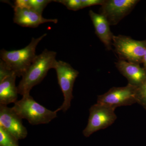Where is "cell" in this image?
<instances>
[{"instance_id":"6da1fadb","label":"cell","mask_w":146,"mask_h":146,"mask_svg":"<svg viewBox=\"0 0 146 146\" xmlns=\"http://www.w3.org/2000/svg\"><path fill=\"white\" fill-rule=\"evenodd\" d=\"M56 52L45 49L36 55L30 66L22 76L17 86L18 94L25 96L29 94L34 86L39 84L44 78L48 71L54 69L57 60Z\"/></svg>"},{"instance_id":"7a4b0ae2","label":"cell","mask_w":146,"mask_h":146,"mask_svg":"<svg viewBox=\"0 0 146 146\" xmlns=\"http://www.w3.org/2000/svg\"><path fill=\"white\" fill-rule=\"evenodd\" d=\"M47 35V33H44L38 38L33 37L30 43L21 49L11 51L1 50V59L17 76H22L37 55L36 49L37 45Z\"/></svg>"},{"instance_id":"3957f363","label":"cell","mask_w":146,"mask_h":146,"mask_svg":"<svg viewBox=\"0 0 146 146\" xmlns=\"http://www.w3.org/2000/svg\"><path fill=\"white\" fill-rule=\"evenodd\" d=\"M12 108L22 119L27 120L33 125L48 123L57 117V112L39 104L30 94L23 96Z\"/></svg>"},{"instance_id":"277c9868","label":"cell","mask_w":146,"mask_h":146,"mask_svg":"<svg viewBox=\"0 0 146 146\" xmlns=\"http://www.w3.org/2000/svg\"><path fill=\"white\" fill-rule=\"evenodd\" d=\"M112 44L120 59L136 64L143 63L146 49V40L138 41L129 36L114 35Z\"/></svg>"},{"instance_id":"5b68a950","label":"cell","mask_w":146,"mask_h":146,"mask_svg":"<svg viewBox=\"0 0 146 146\" xmlns=\"http://www.w3.org/2000/svg\"><path fill=\"white\" fill-rule=\"evenodd\" d=\"M54 69L64 97L63 104L55 111L65 112L70 107L71 102L74 98L72 93L74 83L79 73L70 64L61 60H57Z\"/></svg>"},{"instance_id":"8992f818","label":"cell","mask_w":146,"mask_h":146,"mask_svg":"<svg viewBox=\"0 0 146 146\" xmlns=\"http://www.w3.org/2000/svg\"><path fill=\"white\" fill-rule=\"evenodd\" d=\"M115 109L97 103L89 109L88 124L83 131L84 136L88 137L94 132L111 125L117 119Z\"/></svg>"},{"instance_id":"52a82bcc","label":"cell","mask_w":146,"mask_h":146,"mask_svg":"<svg viewBox=\"0 0 146 146\" xmlns=\"http://www.w3.org/2000/svg\"><path fill=\"white\" fill-rule=\"evenodd\" d=\"M136 88L128 84L124 87H112L105 94L98 96L97 103L116 109L137 103Z\"/></svg>"},{"instance_id":"ba28073f","label":"cell","mask_w":146,"mask_h":146,"mask_svg":"<svg viewBox=\"0 0 146 146\" xmlns=\"http://www.w3.org/2000/svg\"><path fill=\"white\" fill-rule=\"evenodd\" d=\"M138 0H106L102 5L100 14L107 19L110 25H116L128 15Z\"/></svg>"},{"instance_id":"9c48e42d","label":"cell","mask_w":146,"mask_h":146,"mask_svg":"<svg viewBox=\"0 0 146 146\" xmlns=\"http://www.w3.org/2000/svg\"><path fill=\"white\" fill-rule=\"evenodd\" d=\"M22 120L12 108L0 105V126L18 140L25 139L28 135L27 130L23 125Z\"/></svg>"},{"instance_id":"30bf717a","label":"cell","mask_w":146,"mask_h":146,"mask_svg":"<svg viewBox=\"0 0 146 146\" xmlns=\"http://www.w3.org/2000/svg\"><path fill=\"white\" fill-rule=\"evenodd\" d=\"M13 22L15 23L25 27L35 28L41 24L47 23H57L56 19H46L42 15L30 9L14 8Z\"/></svg>"},{"instance_id":"8fae6325","label":"cell","mask_w":146,"mask_h":146,"mask_svg":"<svg viewBox=\"0 0 146 146\" xmlns=\"http://www.w3.org/2000/svg\"><path fill=\"white\" fill-rule=\"evenodd\" d=\"M118 70L127 79L129 84L137 87L146 80V70L140 64L120 59L116 63Z\"/></svg>"},{"instance_id":"7c38bea8","label":"cell","mask_w":146,"mask_h":146,"mask_svg":"<svg viewBox=\"0 0 146 146\" xmlns=\"http://www.w3.org/2000/svg\"><path fill=\"white\" fill-rule=\"evenodd\" d=\"M89 15L93 23L97 36L108 50L111 48L114 35L111 32L109 22L105 16L90 10Z\"/></svg>"},{"instance_id":"4fadbf2b","label":"cell","mask_w":146,"mask_h":146,"mask_svg":"<svg viewBox=\"0 0 146 146\" xmlns=\"http://www.w3.org/2000/svg\"><path fill=\"white\" fill-rule=\"evenodd\" d=\"M17 76L12 73L0 79V105L7 106L18 101V88L16 85Z\"/></svg>"},{"instance_id":"5bb4252c","label":"cell","mask_w":146,"mask_h":146,"mask_svg":"<svg viewBox=\"0 0 146 146\" xmlns=\"http://www.w3.org/2000/svg\"><path fill=\"white\" fill-rule=\"evenodd\" d=\"M0 146H19L18 139L1 126Z\"/></svg>"},{"instance_id":"9a60e30c","label":"cell","mask_w":146,"mask_h":146,"mask_svg":"<svg viewBox=\"0 0 146 146\" xmlns=\"http://www.w3.org/2000/svg\"><path fill=\"white\" fill-rule=\"evenodd\" d=\"M52 1L50 0H28L29 8L42 15L44 9Z\"/></svg>"},{"instance_id":"2e32d148","label":"cell","mask_w":146,"mask_h":146,"mask_svg":"<svg viewBox=\"0 0 146 146\" xmlns=\"http://www.w3.org/2000/svg\"><path fill=\"white\" fill-rule=\"evenodd\" d=\"M137 103L146 109V80L136 88Z\"/></svg>"},{"instance_id":"e0dca14e","label":"cell","mask_w":146,"mask_h":146,"mask_svg":"<svg viewBox=\"0 0 146 146\" xmlns=\"http://www.w3.org/2000/svg\"><path fill=\"white\" fill-rule=\"evenodd\" d=\"M53 1L62 4L68 9L74 11L82 9L81 0H56Z\"/></svg>"},{"instance_id":"ac0fdd59","label":"cell","mask_w":146,"mask_h":146,"mask_svg":"<svg viewBox=\"0 0 146 146\" xmlns=\"http://www.w3.org/2000/svg\"><path fill=\"white\" fill-rule=\"evenodd\" d=\"M82 9L96 5H102L104 0H81Z\"/></svg>"},{"instance_id":"d6986e66","label":"cell","mask_w":146,"mask_h":146,"mask_svg":"<svg viewBox=\"0 0 146 146\" xmlns=\"http://www.w3.org/2000/svg\"><path fill=\"white\" fill-rule=\"evenodd\" d=\"M143 64L144 68L146 70V49L145 54H144L143 59Z\"/></svg>"}]
</instances>
